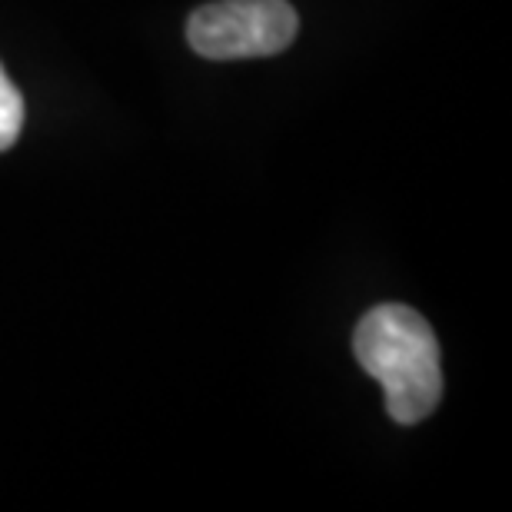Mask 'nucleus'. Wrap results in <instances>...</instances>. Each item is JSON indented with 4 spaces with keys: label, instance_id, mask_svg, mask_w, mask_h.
Segmentation results:
<instances>
[{
    "label": "nucleus",
    "instance_id": "obj_1",
    "mask_svg": "<svg viewBox=\"0 0 512 512\" xmlns=\"http://www.w3.org/2000/svg\"><path fill=\"white\" fill-rule=\"evenodd\" d=\"M356 360L383 383L386 413L399 426H416L433 413L443 396V363L436 333L416 310L403 303L373 306L356 326Z\"/></svg>",
    "mask_w": 512,
    "mask_h": 512
},
{
    "label": "nucleus",
    "instance_id": "obj_2",
    "mask_svg": "<svg viewBox=\"0 0 512 512\" xmlns=\"http://www.w3.org/2000/svg\"><path fill=\"white\" fill-rule=\"evenodd\" d=\"M300 17L286 0H217L193 10L187 40L207 60L273 57L296 40Z\"/></svg>",
    "mask_w": 512,
    "mask_h": 512
},
{
    "label": "nucleus",
    "instance_id": "obj_3",
    "mask_svg": "<svg viewBox=\"0 0 512 512\" xmlns=\"http://www.w3.org/2000/svg\"><path fill=\"white\" fill-rule=\"evenodd\" d=\"M20 127H24V100H20L17 87L10 84V77L0 67V150L14 147Z\"/></svg>",
    "mask_w": 512,
    "mask_h": 512
}]
</instances>
